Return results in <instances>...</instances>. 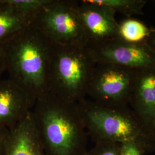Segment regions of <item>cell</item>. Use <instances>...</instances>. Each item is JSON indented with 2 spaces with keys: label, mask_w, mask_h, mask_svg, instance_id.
<instances>
[{
  "label": "cell",
  "mask_w": 155,
  "mask_h": 155,
  "mask_svg": "<svg viewBox=\"0 0 155 155\" xmlns=\"http://www.w3.org/2000/svg\"><path fill=\"white\" fill-rule=\"evenodd\" d=\"M32 113L46 155H86L89 136L78 102L45 91Z\"/></svg>",
  "instance_id": "6da1fadb"
},
{
  "label": "cell",
  "mask_w": 155,
  "mask_h": 155,
  "mask_svg": "<svg viewBox=\"0 0 155 155\" xmlns=\"http://www.w3.org/2000/svg\"></svg>",
  "instance_id": "7402d4cb"
},
{
  "label": "cell",
  "mask_w": 155,
  "mask_h": 155,
  "mask_svg": "<svg viewBox=\"0 0 155 155\" xmlns=\"http://www.w3.org/2000/svg\"><path fill=\"white\" fill-rule=\"evenodd\" d=\"M78 5V1L50 0L33 15L31 24L52 43L87 48L89 41Z\"/></svg>",
  "instance_id": "5b68a950"
},
{
  "label": "cell",
  "mask_w": 155,
  "mask_h": 155,
  "mask_svg": "<svg viewBox=\"0 0 155 155\" xmlns=\"http://www.w3.org/2000/svg\"><path fill=\"white\" fill-rule=\"evenodd\" d=\"M86 131L95 143L133 142L143 151L155 145V137L129 106H106L86 98L78 102Z\"/></svg>",
  "instance_id": "3957f363"
},
{
  "label": "cell",
  "mask_w": 155,
  "mask_h": 155,
  "mask_svg": "<svg viewBox=\"0 0 155 155\" xmlns=\"http://www.w3.org/2000/svg\"><path fill=\"white\" fill-rule=\"evenodd\" d=\"M78 13L88 38L87 47L117 38L118 22L110 8L83 0L79 1Z\"/></svg>",
  "instance_id": "ba28073f"
},
{
  "label": "cell",
  "mask_w": 155,
  "mask_h": 155,
  "mask_svg": "<svg viewBox=\"0 0 155 155\" xmlns=\"http://www.w3.org/2000/svg\"><path fill=\"white\" fill-rule=\"evenodd\" d=\"M143 150L133 142H127L120 144V155H143Z\"/></svg>",
  "instance_id": "e0dca14e"
},
{
  "label": "cell",
  "mask_w": 155,
  "mask_h": 155,
  "mask_svg": "<svg viewBox=\"0 0 155 155\" xmlns=\"http://www.w3.org/2000/svg\"><path fill=\"white\" fill-rule=\"evenodd\" d=\"M50 0H7L17 10L24 14L33 16Z\"/></svg>",
  "instance_id": "9a60e30c"
},
{
  "label": "cell",
  "mask_w": 155,
  "mask_h": 155,
  "mask_svg": "<svg viewBox=\"0 0 155 155\" xmlns=\"http://www.w3.org/2000/svg\"><path fill=\"white\" fill-rule=\"evenodd\" d=\"M86 49L95 63L111 64L134 70L155 68V54L145 43H130L115 38Z\"/></svg>",
  "instance_id": "52a82bcc"
},
{
  "label": "cell",
  "mask_w": 155,
  "mask_h": 155,
  "mask_svg": "<svg viewBox=\"0 0 155 155\" xmlns=\"http://www.w3.org/2000/svg\"><path fill=\"white\" fill-rule=\"evenodd\" d=\"M32 17L17 10L7 0H0V45L31 24Z\"/></svg>",
  "instance_id": "7c38bea8"
},
{
  "label": "cell",
  "mask_w": 155,
  "mask_h": 155,
  "mask_svg": "<svg viewBox=\"0 0 155 155\" xmlns=\"http://www.w3.org/2000/svg\"><path fill=\"white\" fill-rule=\"evenodd\" d=\"M6 155H46L32 111L9 129Z\"/></svg>",
  "instance_id": "8fae6325"
},
{
  "label": "cell",
  "mask_w": 155,
  "mask_h": 155,
  "mask_svg": "<svg viewBox=\"0 0 155 155\" xmlns=\"http://www.w3.org/2000/svg\"><path fill=\"white\" fill-rule=\"evenodd\" d=\"M36 101L9 79L0 81V128L14 127L32 111Z\"/></svg>",
  "instance_id": "30bf717a"
},
{
  "label": "cell",
  "mask_w": 155,
  "mask_h": 155,
  "mask_svg": "<svg viewBox=\"0 0 155 155\" xmlns=\"http://www.w3.org/2000/svg\"><path fill=\"white\" fill-rule=\"evenodd\" d=\"M95 65L86 48L51 43L46 91L76 102L85 99Z\"/></svg>",
  "instance_id": "277c9868"
},
{
  "label": "cell",
  "mask_w": 155,
  "mask_h": 155,
  "mask_svg": "<svg viewBox=\"0 0 155 155\" xmlns=\"http://www.w3.org/2000/svg\"><path fill=\"white\" fill-rule=\"evenodd\" d=\"M153 135L155 138V124H154V127H153Z\"/></svg>",
  "instance_id": "44dd1931"
},
{
  "label": "cell",
  "mask_w": 155,
  "mask_h": 155,
  "mask_svg": "<svg viewBox=\"0 0 155 155\" xmlns=\"http://www.w3.org/2000/svg\"><path fill=\"white\" fill-rule=\"evenodd\" d=\"M136 71L111 64L95 63L87 95L102 105L129 106Z\"/></svg>",
  "instance_id": "8992f818"
},
{
  "label": "cell",
  "mask_w": 155,
  "mask_h": 155,
  "mask_svg": "<svg viewBox=\"0 0 155 155\" xmlns=\"http://www.w3.org/2000/svg\"><path fill=\"white\" fill-rule=\"evenodd\" d=\"M9 129L0 128V155H6Z\"/></svg>",
  "instance_id": "ac0fdd59"
},
{
  "label": "cell",
  "mask_w": 155,
  "mask_h": 155,
  "mask_svg": "<svg viewBox=\"0 0 155 155\" xmlns=\"http://www.w3.org/2000/svg\"><path fill=\"white\" fill-rule=\"evenodd\" d=\"M5 71V66L4 57L2 51L0 47V81L1 80V77L2 74Z\"/></svg>",
  "instance_id": "ffe728a7"
},
{
  "label": "cell",
  "mask_w": 155,
  "mask_h": 155,
  "mask_svg": "<svg viewBox=\"0 0 155 155\" xmlns=\"http://www.w3.org/2000/svg\"><path fill=\"white\" fill-rule=\"evenodd\" d=\"M152 29L139 20L127 18L118 22L117 38L130 43H145Z\"/></svg>",
  "instance_id": "4fadbf2b"
},
{
  "label": "cell",
  "mask_w": 155,
  "mask_h": 155,
  "mask_svg": "<svg viewBox=\"0 0 155 155\" xmlns=\"http://www.w3.org/2000/svg\"><path fill=\"white\" fill-rule=\"evenodd\" d=\"M51 46L31 24L0 45L8 79L35 101L47 91Z\"/></svg>",
  "instance_id": "7a4b0ae2"
},
{
  "label": "cell",
  "mask_w": 155,
  "mask_h": 155,
  "mask_svg": "<svg viewBox=\"0 0 155 155\" xmlns=\"http://www.w3.org/2000/svg\"><path fill=\"white\" fill-rule=\"evenodd\" d=\"M94 3L106 6L127 18L134 15H143L145 0H91Z\"/></svg>",
  "instance_id": "5bb4252c"
},
{
  "label": "cell",
  "mask_w": 155,
  "mask_h": 155,
  "mask_svg": "<svg viewBox=\"0 0 155 155\" xmlns=\"http://www.w3.org/2000/svg\"><path fill=\"white\" fill-rule=\"evenodd\" d=\"M120 144L111 142L95 143L86 155H120Z\"/></svg>",
  "instance_id": "2e32d148"
},
{
  "label": "cell",
  "mask_w": 155,
  "mask_h": 155,
  "mask_svg": "<svg viewBox=\"0 0 155 155\" xmlns=\"http://www.w3.org/2000/svg\"><path fill=\"white\" fill-rule=\"evenodd\" d=\"M129 106L154 137L155 68L136 71L129 97Z\"/></svg>",
  "instance_id": "9c48e42d"
},
{
  "label": "cell",
  "mask_w": 155,
  "mask_h": 155,
  "mask_svg": "<svg viewBox=\"0 0 155 155\" xmlns=\"http://www.w3.org/2000/svg\"><path fill=\"white\" fill-rule=\"evenodd\" d=\"M145 44L155 54V29H153Z\"/></svg>",
  "instance_id": "d6986e66"
}]
</instances>
